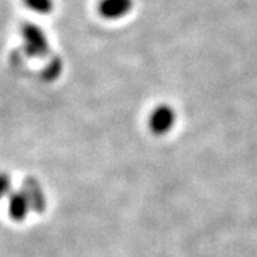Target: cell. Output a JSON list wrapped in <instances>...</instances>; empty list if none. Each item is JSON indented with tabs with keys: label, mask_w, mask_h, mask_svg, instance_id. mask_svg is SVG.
I'll list each match as a JSON object with an SVG mask.
<instances>
[{
	"label": "cell",
	"mask_w": 257,
	"mask_h": 257,
	"mask_svg": "<svg viewBox=\"0 0 257 257\" xmlns=\"http://www.w3.org/2000/svg\"><path fill=\"white\" fill-rule=\"evenodd\" d=\"M26 8L39 15H50L55 9L53 0H23Z\"/></svg>",
	"instance_id": "obj_5"
},
{
	"label": "cell",
	"mask_w": 257,
	"mask_h": 257,
	"mask_svg": "<svg viewBox=\"0 0 257 257\" xmlns=\"http://www.w3.org/2000/svg\"><path fill=\"white\" fill-rule=\"evenodd\" d=\"M25 50L32 57H45L49 55V40L43 29L32 22H25L20 28Z\"/></svg>",
	"instance_id": "obj_1"
},
{
	"label": "cell",
	"mask_w": 257,
	"mask_h": 257,
	"mask_svg": "<svg viewBox=\"0 0 257 257\" xmlns=\"http://www.w3.org/2000/svg\"><path fill=\"white\" fill-rule=\"evenodd\" d=\"M62 72V62L59 59H53L52 63L49 64L46 67V72H45V77L47 80H53L56 79Z\"/></svg>",
	"instance_id": "obj_6"
},
{
	"label": "cell",
	"mask_w": 257,
	"mask_h": 257,
	"mask_svg": "<svg viewBox=\"0 0 257 257\" xmlns=\"http://www.w3.org/2000/svg\"><path fill=\"white\" fill-rule=\"evenodd\" d=\"M175 121V110L167 104H160L149 116V128L152 133H155L157 136H162V135L169 133L173 128Z\"/></svg>",
	"instance_id": "obj_2"
},
{
	"label": "cell",
	"mask_w": 257,
	"mask_h": 257,
	"mask_svg": "<svg viewBox=\"0 0 257 257\" xmlns=\"http://www.w3.org/2000/svg\"><path fill=\"white\" fill-rule=\"evenodd\" d=\"M10 189V177L6 173H0V200L3 199V196H6V193Z\"/></svg>",
	"instance_id": "obj_7"
},
{
	"label": "cell",
	"mask_w": 257,
	"mask_h": 257,
	"mask_svg": "<svg viewBox=\"0 0 257 257\" xmlns=\"http://www.w3.org/2000/svg\"><path fill=\"white\" fill-rule=\"evenodd\" d=\"M133 9V0H100L99 15L107 20H117L124 18Z\"/></svg>",
	"instance_id": "obj_3"
},
{
	"label": "cell",
	"mask_w": 257,
	"mask_h": 257,
	"mask_svg": "<svg viewBox=\"0 0 257 257\" xmlns=\"http://www.w3.org/2000/svg\"><path fill=\"white\" fill-rule=\"evenodd\" d=\"M32 209V203L29 200L28 193L15 192L9 197V216L12 220L23 221L28 217V213Z\"/></svg>",
	"instance_id": "obj_4"
}]
</instances>
